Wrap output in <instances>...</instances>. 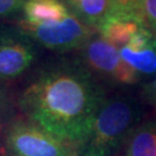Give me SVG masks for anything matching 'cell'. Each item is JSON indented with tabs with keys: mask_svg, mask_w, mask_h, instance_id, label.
<instances>
[{
	"mask_svg": "<svg viewBox=\"0 0 156 156\" xmlns=\"http://www.w3.org/2000/svg\"><path fill=\"white\" fill-rule=\"evenodd\" d=\"M145 24L156 36V0H146L144 7Z\"/></svg>",
	"mask_w": 156,
	"mask_h": 156,
	"instance_id": "9a60e30c",
	"label": "cell"
},
{
	"mask_svg": "<svg viewBox=\"0 0 156 156\" xmlns=\"http://www.w3.org/2000/svg\"><path fill=\"white\" fill-rule=\"evenodd\" d=\"M145 1L146 0H110V9L105 20L116 19L125 21H135L145 24Z\"/></svg>",
	"mask_w": 156,
	"mask_h": 156,
	"instance_id": "7c38bea8",
	"label": "cell"
},
{
	"mask_svg": "<svg viewBox=\"0 0 156 156\" xmlns=\"http://www.w3.org/2000/svg\"><path fill=\"white\" fill-rule=\"evenodd\" d=\"M43 59V49L17 23L0 22V81L21 82Z\"/></svg>",
	"mask_w": 156,
	"mask_h": 156,
	"instance_id": "277c9868",
	"label": "cell"
},
{
	"mask_svg": "<svg viewBox=\"0 0 156 156\" xmlns=\"http://www.w3.org/2000/svg\"><path fill=\"white\" fill-rule=\"evenodd\" d=\"M26 0H0V22L16 23L22 19V9Z\"/></svg>",
	"mask_w": 156,
	"mask_h": 156,
	"instance_id": "5bb4252c",
	"label": "cell"
},
{
	"mask_svg": "<svg viewBox=\"0 0 156 156\" xmlns=\"http://www.w3.org/2000/svg\"><path fill=\"white\" fill-rule=\"evenodd\" d=\"M71 14L64 0H26L21 21L30 24L62 21Z\"/></svg>",
	"mask_w": 156,
	"mask_h": 156,
	"instance_id": "52a82bcc",
	"label": "cell"
},
{
	"mask_svg": "<svg viewBox=\"0 0 156 156\" xmlns=\"http://www.w3.org/2000/svg\"><path fill=\"white\" fill-rule=\"evenodd\" d=\"M141 111L131 96H108L95 117L79 156H119L129 133L140 123Z\"/></svg>",
	"mask_w": 156,
	"mask_h": 156,
	"instance_id": "7a4b0ae2",
	"label": "cell"
},
{
	"mask_svg": "<svg viewBox=\"0 0 156 156\" xmlns=\"http://www.w3.org/2000/svg\"><path fill=\"white\" fill-rule=\"evenodd\" d=\"M73 55L102 82L108 81L122 86L139 82L140 74L124 62L119 49L102 38L98 34H95L82 49Z\"/></svg>",
	"mask_w": 156,
	"mask_h": 156,
	"instance_id": "8992f818",
	"label": "cell"
},
{
	"mask_svg": "<svg viewBox=\"0 0 156 156\" xmlns=\"http://www.w3.org/2000/svg\"><path fill=\"white\" fill-rule=\"evenodd\" d=\"M153 106H154V110H155V113H156V103H155V104H154Z\"/></svg>",
	"mask_w": 156,
	"mask_h": 156,
	"instance_id": "ac0fdd59",
	"label": "cell"
},
{
	"mask_svg": "<svg viewBox=\"0 0 156 156\" xmlns=\"http://www.w3.org/2000/svg\"><path fill=\"white\" fill-rule=\"evenodd\" d=\"M141 26V23L135 21L109 19L98 27L97 34L113 46L122 49L128 44V42Z\"/></svg>",
	"mask_w": 156,
	"mask_h": 156,
	"instance_id": "30bf717a",
	"label": "cell"
},
{
	"mask_svg": "<svg viewBox=\"0 0 156 156\" xmlns=\"http://www.w3.org/2000/svg\"><path fill=\"white\" fill-rule=\"evenodd\" d=\"M19 113L80 148L108 97L103 82L75 55L44 58L15 89Z\"/></svg>",
	"mask_w": 156,
	"mask_h": 156,
	"instance_id": "6da1fadb",
	"label": "cell"
},
{
	"mask_svg": "<svg viewBox=\"0 0 156 156\" xmlns=\"http://www.w3.org/2000/svg\"><path fill=\"white\" fill-rule=\"evenodd\" d=\"M1 156H79V148L20 113L0 133Z\"/></svg>",
	"mask_w": 156,
	"mask_h": 156,
	"instance_id": "3957f363",
	"label": "cell"
},
{
	"mask_svg": "<svg viewBox=\"0 0 156 156\" xmlns=\"http://www.w3.org/2000/svg\"><path fill=\"white\" fill-rule=\"evenodd\" d=\"M69 9L96 31L108 16L110 0H66Z\"/></svg>",
	"mask_w": 156,
	"mask_h": 156,
	"instance_id": "9c48e42d",
	"label": "cell"
},
{
	"mask_svg": "<svg viewBox=\"0 0 156 156\" xmlns=\"http://www.w3.org/2000/svg\"><path fill=\"white\" fill-rule=\"evenodd\" d=\"M119 52L124 62H127L139 74L149 75L156 73V44L138 52L124 46L119 49Z\"/></svg>",
	"mask_w": 156,
	"mask_h": 156,
	"instance_id": "8fae6325",
	"label": "cell"
},
{
	"mask_svg": "<svg viewBox=\"0 0 156 156\" xmlns=\"http://www.w3.org/2000/svg\"><path fill=\"white\" fill-rule=\"evenodd\" d=\"M142 96L145 98L146 102H148L149 104L154 105L156 103V78L147 83L144 87V90H142Z\"/></svg>",
	"mask_w": 156,
	"mask_h": 156,
	"instance_id": "2e32d148",
	"label": "cell"
},
{
	"mask_svg": "<svg viewBox=\"0 0 156 156\" xmlns=\"http://www.w3.org/2000/svg\"><path fill=\"white\" fill-rule=\"evenodd\" d=\"M123 156H156V120L139 123L123 147Z\"/></svg>",
	"mask_w": 156,
	"mask_h": 156,
	"instance_id": "ba28073f",
	"label": "cell"
},
{
	"mask_svg": "<svg viewBox=\"0 0 156 156\" xmlns=\"http://www.w3.org/2000/svg\"><path fill=\"white\" fill-rule=\"evenodd\" d=\"M0 156H1V136H0Z\"/></svg>",
	"mask_w": 156,
	"mask_h": 156,
	"instance_id": "e0dca14e",
	"label": "cell"
},
{
	"mask_svg": "<svg viewBox=\"0 0 156 156\" xmlns=\"http://www.w3.org/2000/svg\"><path fill=\"white\" fill-rule=\"evenodd\" d=\"M17 26L43 49L55 55H72L82 49L97 31L87 26L72 11L62 21L30 24L19 21Z\"/></svg>",
	"mask_w": 156,
	"mask_h": 156,
	"instance_id": "5b68a950",
	"label": "cell"
},
{
	"mask_svg": "<svg viewBox=\"0 0 156 156\" xmlns=\"http://www.w3.org/2000/svg\"><path fill=\"white\" fill-rule=\"evenodd\" d=\"M17 115L15 89L11 84L0 81V133Z\"/></svg>",
	"mask_w": 156,
	"mask_h": 156,
	"instance_id": "4fadbf2b",
	"label": "cell"
}]
</instances>
